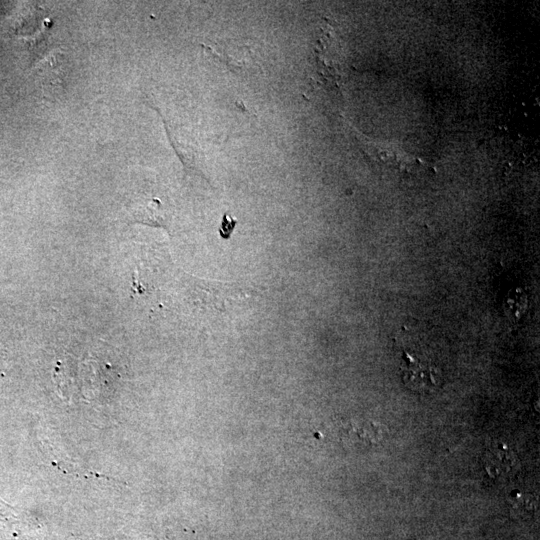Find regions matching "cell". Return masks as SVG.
Listing matches in <instances>:
<instances>
[{
    "label": "cell",
    "instance_id": "obj_1",
    "mask_svg": "<svg viewBox=\"0 0 540 540\" xmlns=\"http://www.w3.org/2000/svg\"><path fill=\"white\" fill-rule=\"evenodd\" d=\"M484 467L491 478L505 481L518 472L519 460L511 449L500 444L487 450Z\"/></svg>",
    "mask_w": 540,
    "mask_h": 540
},
{
    "label": "cell",
    "instance_id": "obj_2",
    "mask_svg": "<svg viewBox=\"0 0 540 540\" xmlns=\"http://www.w3.org/2000/svg\"><path fill=\"white\" fill-rule=\"evenodd\" d=\"M403 379L406 386L418 392H431L440 383V373L431 365L413 359L409 354L404 357Z\"/></svg>",
    "mask_w": 540,
    "mask_h": 540
},
{
    "label": "cell",
    "instance_id": "obj_3",
    "mask_svg": "<svg viewBox=\"0 0 540 540\" xmlns=\"http://www.w3.org/2000/svg\"><path fill=\"white\" fill-rule=\"evenodd\" d=\"M385 430V426L377 422L352 421L344 428L342 439L357 448L375 447L384 439Z\"/></svg>",
    "mask_w": 540,
    "mask_h": 540
},
{
    "label": "cell",
    "instance_id": "obj_4",
    "mask_svg": "<svg viewBox=\"0 0 540 540\" xmlns=\"http://www.w3.org/2000/svg\"><path fill=\"white\" fill-rule=\"evenodd\" d=\"M510 505L514 517H527L535 510V500L531 496L518 491L511 494Z\"/></svg>",
    "mask_w": 540,
    "mask_h": 540
},
{
    "label": "cell",
    "instance_id": "obj_5",
    "mask_svg": "<svg viewBox=\"0 0 540 540\" xmlns=\"http://www.w3.org/2000/svg\"><path fill=\"white\" fill-rule=\"evenodd\" d=\"M2 358V347L0 346V359Z\"/></svg>",
    "mask_w": 540,
    "mask_h": 540
}]
</instances>
